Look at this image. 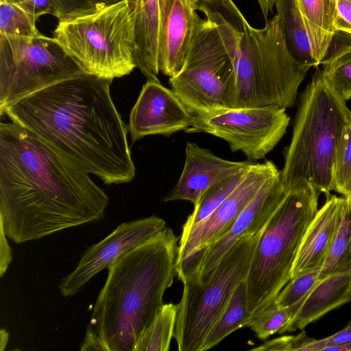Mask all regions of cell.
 <instances>
[{"label":"cell","mask_w":351,"mask_h":351,"mask_svg":"<svg viewBox=\"0 0 351 351\" xmlns=\"http://www.w3.org/2000/svg\"><path fill=\"white\" fill-rule=\"evenodd\" d=\"M109 198L89 173L27 129L0 124V226L15 243L100 220Z\"/></svg>","instance_id":"6da1fadb"},{"label":"cell","mask_w":351,"mask_h":351,"mask_svg":"<svg viewBox=\"0 0 351 351\" xmlns=\"http://www.w3.org/2000/svg\"><path fill=\"white\" fill-rule=\"evenodd\" d=\"M112 81L85 73L38 90L1 116L27 129L105 184L131 182L135 167L128 126L115 107Z\"/></svg>","instance_id":"7a4b0ae2"},{"label":"cell","mask_w":351,"mask_h":351,"mask_svg":"<svg viewBox=\"0 0 351 351\" xmlns=\"http://www.w3.org/2000/svg\"><path fill=\"white\" fill-rule=\"evenodd\" d=\"M178 238L170 228L121 255L108 267L90 324L110 351H133L177 276Z\"/></svg>","instance_id":"3957f363"},{"label":"cell","mask_w":351,"mask_h":351,"mask_svg":"<svg viewBox=\"0 0 351 351\" xmlns=\"http://www.w3.org/2000/svg\"><path fill=\"white\" fill-rule=\"evenodd\" d=\"M196 7L215 24L232 61L234 108L292 107L310 68L289 51L278 15L256 29L247 23L233 0H197Z\"/></svg>","instance_id":"277c9868"},{"label":"cell","mask_w":351,"mask_h":351,"mask_svg":"<svg viewBox=\"0 0 351 351\" xmlns=\"http://www.w3.org/2000/svg\"><path fill=\"white\" fill-rule=\"evenodd\" d=\"M351 111L316 68L300 96L291 143L281 171L286 190L307 182L326 195L331 191L335 149Z\"/></svg>","instance_id":"5b68a950"},{"label":"cell","mask_w":351,"mask_h":351,"mask_svg":"<svg viewBox=\"0 0 351 351\" xmlns=\"http://www.w3.org/2000/svg\"><path fill=\"white\" fill-rule=\"evenodd\" d=\"M319 193L307 182L296 185L267 224L246 278L250 313L271 304L291 279L301 241L318 210Z\"/></svg>","instance_id":"8992f818"},{"label":"cell","mask_w":351,"mask_h":351,"mask_svg":"<svg viewBox=\"0 0 351 351\" xmlns=\"http://www.w3.org/2000/svg\"><path fill=\"white\" fill-rule=\"evenodd\" d=\"M53 38L85 73L112 81L136 68L134 23L127 0L58 23Z\"/></svg>","instance_id":"52a82bcc"},{"label":"cell","mask_w":351,"mask_h":351,"mask_svg":"<svg viewBox=\"0 0 351 351\" xmlns=\"http://www.w3.org/2000/svg\"><path fill=\"white\" fill-rule=\"evenodd\" d=\"M264 229L241 237L223 256L206 282H182L173 335L179 351H201L208 332L235 289L246 280Z\"/></svg>","instance_id":"ba28073f"},{"label":"cell","mask_w":351,"mask_h":351,"mask_svg":"<svg viewBox=\"0 0 351 351\" xmlns=\"http://www.w3.org/2000/svg\"><path fill=\"white\" fill-rule=\"evenodd\" d=\"M169 82L195 115L234 108V68L213 23L202 19L181 71Z\"/></svg>","instance_id":"9c48e42d"},{"label":"cell","mask_w":351,"mask_h":351,"mask_svg":"<svg viewBox=\"0 0 351 351\" xmlns=\"http://www.w3.org/2000/svg\"><path fill=\"white\" fill-rule=\"evenodd\" d=\"M82 73L54 38L0 35V114L19 99Z\"/></svg>","instance_id":"30bf717a"},{"label":"cell","mask_w":351,"mask_h":351,"mask_svg":"<svg viewBox=\"0 0 351 351\" xmlns=\"http://www.w3.org/2000/svg\"><path fill=\"white\" fill-rule=\"evenodd\" d=\"M289 121L286 109L278 106L236 108L195 115L186 132H204L222 138L232 152L240 151L254 162L274 149Z\"/></svg>","instance_id":"8fae6325"},{"label":"cell","mask_w":351,"mask_h":351,"mask_svg":"<svg viewBox=\"0 0 351 351\" xmlns=\"http://www.w3.org/2000/svg\"><path fill=\"white\" fill-rule=\"evenodd\" d=\"M289 191L280 170L267 179L227 231L202 251L177 266V276L186 280L206 282L223 256L242 237L263 230Z\"/></svg>","instance_id":"7c38bea8"},{"label":"cell","mask_w":351,"mask_h":351,"mask_svg":"<svg viewBox=\"0 0 351 351\" xmlns=\"http://www.w3.org/2000/svg\"><path fill=\"white\" fill-rule=\"evenodd\" d=\"M166 228L156 215L125 222L110 234L88 247L75 269L58 285L64 297L73 296L96 274L108 268L121 255L149 239Z\"/></svg>","instance_id":"4fadbf2b"},{"label":"cell","mask_w":351,"mask_h":351,"mask_svg":"<svg viewBox=\"0 0 351 351\" xmlns=\"http://www.w3.org/2000/svg\"><path fill=\"white\" fill-rule=\"evenodd\" d=\"M279 169L271 160L253 162L234 191L204 221L180 239L177 266L213 243L232 226L263 183Z\"/></svg>","instance_id":"5bb4252c"},{"label":"cell","mask_w":351,"mask_h":351,"mask_svg":"<svg viewBox=\"0 0 351 351\" xmlns=\"http://www.w3.org/2000/svg\"><path fill=\"white\" fill-rule=\"evenodd\" d=\"M195 114L158 79H147L130 114L128 132L132 142L149 136L171 134L193 124Z\"/></svg>","instance_id":"9a60e30c"},{"label":"cell","mask_w":351,"mask_h":351,"mask_svg":"<svg viewBox=\"0 0 351 351\" xmlns=\"http://www.w3.org/2000/svg\"><path fill=\"white\" fill-rule=\"evenodd\" d=\"M158 1V67L173 77L181 71L202 19L196 12L197 0Z\"/></svg>","instance_id":"2e32d148"},{"label":"cell","mask_w":351,"mask_h":351,"mask_svg":"<svg viewBox=\"0 0 351 351\" xmlns=\"http://www.w3.org/2000/svg\"><path fill=\"white\" fill-rule=\"evenodd\" d=\"M185 161L180 178L164 202L186 200L196 204L202 194L220 181L231 177L253 162L231 161L215 155L195 143H187Z\"/></svg>","instance_id":"e0dca14e"},{"label":"cell","mask_w":351,"mask_h":351,"mask_svg":"<svg viewBox=\"0 0 351 351\" xmlns=\"http://www.w3.org/2000/svg\"><path fill=\"white\" fill-rule=\"evenodd\" d=\"M345 197L326 195L324 206L317 210L301 241L291 278L322 267L341 221Z\"/></svg>","instance_id":"ac0fdd59"},{"label":"cell","mask_w":351,"mask_h":351,"mask_svg":"<svg viewBox=\"0 0 351 351\" xmlns=\"http://www.w3.org/2000/svg\"><path fill=\"white\" fill-rule=\"evenodd\" d=\"M351 300V272L330 275L308 294L293 318L278 334L302 330L331 310Z\"/></svg>","instance_id":"d6986e66"},{"label":"cell","mask_w":351,"mask_h":351,"mask_svg":"<svg viewBox=\"0 0 351 351\" xmlns=\"http://www.w3.org/2000/svg\"><path fill=\"white\" fill-rule=\"evenodd\" d=\"M134 23L136 68L147 79H158V0H127Z\"/></svg>","instance_id":"ffe728a7"},{"label":"cell","mask_w":351,"mask_h":351,"mask_svg":"<svg viewBox=\"0 0 351 351\" xmlns=\"http://www.w3.org/2000/svg\"><path fill=\"white\" fill-rule=\"evenodd\" d=\"M309 38L316 68L325 58L336 34V0H296Z\"/></svg>","instance_id":"44dd1931"},{"label":"cell","mask_w":351,"mask_h":351,"mask_svg":"<svg viewBox=\"0 0 351 351\" xmlns=\"http://www.w3.org/2000/svg\"><path fill=\"white\" fill-rule=\"evenodd\" d=\"M275 6L289 51L300 63L309 68H316L296 0H275Z\"/></svg>","instance_id":"7402d4cb"},{"label":"cell","mask_w":351,"mask_h":351,"mask_svg":"<svg viewBox=\"0 0 351 351\" xmlns=\"http://www.w3.org/2000/svg\"><path fill=\"white\" fill-rule=\"evenodd\" d=\"M252 313L247 308L246 280L235 289L219 317L208 332L201 351L209 350L234 331L247 327Z\"/></svg>","instance_id":"603a6c76"},{"label":"cell","mask_w":351,"mask_h":351,"mask_svg":"<svg viewBox=\"0 0 351 351\" xmlns=\"http://www.w3.org/2000/svg\"><path fill=\"white\" fill-rule=\"evenodd\" d=\"M345 197L341 221L322 265L318 280L351 272V202Z\"/></svg>","instance_id":"cb8c5ba5"},{"label":"cell","mask_w":351,"mask_h":351,"mask_svg":"<svg viewBox=\"0 0 351 351\" xmlns=\"http://www.w3.org/2000/svg\"><path fill=\"white\" fill-rule=\"evenodd\" d=\"M178 304H164L137 340L133 351H168L174 335Z\"/></svg>","instance_id":"d4e9b609"},{"label":"cell","mask_w":351,"mask_h":351,"mask_svg":"<svg viewBox=\"0 0 351 351\" xmlns=\"http://www.w3.org/2000/svg\"><path fill=\"white\" fill-rule=\"evenodd\" d=\"M248 168L214 184L202 194L183 224L180 239L185 237L193 228L206 219L216 210L241 183Z\"/></svg>","instance_id":"484cf974"},{"label":"cell","mask_w":351,"mask_h":351,"mask_svg":"<svg viewBox=\"0 0 351 351\" xmlns=\"http://www.w3.org/2000/svg\"><path fill=\"white\" fill-rule=\"evenodd\" d=\"M330 87L344 101L351 98V43L328 49L322 64Z\"/></svg>","instance_id":"4316f807"},{"label":"cell","mask_w":351,"mask_h":351,"mask_svg":"<svg viewBox=\"0 0 351 351\" xmlns=\"http://www.w3.org/2000/svg\"><path fill=\"white\" fill-rule=\"evenodd\" d=\"M306 296L288 308L280 306L274 301L261 311L252 314L247 327L263 340L278 333L293 318Z\"/></svg>","instance_id":"83f0119b"},{"label":"cell","mask_w":351,"mask_h":351,"mask_svg":"<svg viewBox=\"0 0 351 351\" xmlns=\"http://www.w3.org/2000/svg\"><path fill=\"white\" fill-rule=\"evenodd\" d=\"M331 191L343 197H348L351 191V120L344 127L335 149Z\"/></svg>","instance_id":"f1b7e54d"},{"label":"cell","mask_w":351,"mask_h":351,"mask_svg":"<svg viewBox=\"0 0 351 351\" xmlns=\"http://www.w3.org/2000/svg\"><path fill=\"white\" fill-rule=\"evenodd\" d=\"M36 19L19 7L0 0V35L36 37L42 35Z\"/></svg>","instance_id":"f546056e"},{"label":"cell","mask_w":351,"mask_h":351,"mask_svg":"<svg viewBox=\"0 0 351 351\" xmlns=\"http://www.w3.org/2000/svg\"><path fill=\"white\" fill-rule=\"evenodd\" d=\"M52 15L58 23L69 21L97 12L121 0H49Z\"/></svg>","instance_id":"4dcf8cb0"},{"label":"cell","mask_w":351,"mask_h":351,"mask_svg":"<svg viewBox=\"0 0 351 351\" xmlns=\"http://www.w3.org/2000/svg\"><path fill=\"white\" fill-rule=\"evenodd\" d=\"M322 267L301 273L291 278L281 289L274 301L282 307H290L306 297L318 282Z\"/></svg>","instance_id":"1f68e13d"},{"label":"cell","mask_w":351,"mask_h":351,"mask_svg":"<svg viewBox=\"0 0 351 351\" xmlns=\"http://www.w3.org/2000/svg\"><path fill=\"white\" fill-rule=\"evenodd\" d=\"M310 338L304 332L298 335H285L265 342L261 346L254 348V351H296L300 350Z\"/></svg>","instance_id":"d6a6232c"},{"label":"cell","mask_w":351,"mask_h":351,"mask_svg":"<svg viewBox=\"0 0 351 351\" xmlns=\"http://www.w3.org/2000/svg\"><path fill=\"white\" fill-rule=\"evenodd\" d=\"M351 342V320L341 330L326 338L309 340L302 347L301 351H324L326 348Z\"/></svg>","instance_id":"836d02e7"},{"label":"cell","mask_w":351,"mask_h":351,"mask_svg":"<svg viewBox=\"0 0 351 351\" xmlns=\"http://www.w3.org/2000/svg\"><path fill=\"white\" fill-rule=\"evenodd\" d=\"M12 3L32 15L36 20L46 14H52L49 0H4Z\"/></svg>","instance_id":"e575fe53"},{"label":"cell","mask_w":351,"mask_h":351,"mask_svg":"<svg viewBox=\"0 0 351 351\" xmlns=\"http://www.w3.org/2000/svg\"><path fill=\"white\" fill-rule=\"evenodd\" d=\"M336 5L335 32L351 35V0H336Z\"/></svg>","instance_id":"d590c367"},{"label":"cell","mask_w":351,"mask_h":351,"mask_svg":"<svg viewBox=\"0 0 351 351\" xmlns=\"http://www.w3.org/2000/svg\"><path fill=\"white\" fill-rule=\"evenodd\" d=\"M81 351H110V348L101 337V336L95 330V329L88 324L86 330L84 340L80 346Z\"/></svg>","instance_id":"8d00e7d4"},{"label":"cell","mask_w":351,"mask_h":351,"mask_svg":"<svg viewBox=\"0 0 351 351\" xmlns=\"http://www.w3.org/2000/svg\"><path fill=\"white\" fill-rule=\"evenodd\" d=\"M0 230V276L2 277L12 261V250L1 226Z\"/></svg>","instance_id":"74e56055"},{"label":"cell","mask_w":351,"mask_h":351,"mask_svg":"<svg viewBox=\"0 0 351 351\" xmlns=\"http://www.w3.org/2000/svg\"><path fill=\"white\" fill-rule=\"evenodd\" d=\"M257 1L261 8L263 15L267 21L269 12H272L275 5V0H257Z\"/></svg>","instance_id":"f35d334b"},{"label":"cell","mask_w":351,"mask_h":351,"mask_svg":"<svg viewBox=\"0 0 351 351\" xmlns=\"http://www.w3.org/2000/svg\"><path fill=\"white\" fill-rule=\"evenodd\" d=\"M9 340V333L5 328L0 330V351H3Z\"/></svg>","instance_id":"ab89813d"},{"label":"cell","mask_w":351,"mask_h":351,"mask_svg":"<svg viewBox=\"0 0 351 351\" xmlns=\"http://www.w3.org/2000/svg\"><path fill=\"white\" fill-rule=\"evenodd\" d=\"M324 351H351V342L330 346L326 348Z\"/></svg>","instance_id":"60d3db41"},{"label":"cell","mask_w":351,"mask_h":351,"mask_svg":"<svg viewBox=\"0 0 351 351\" xmlns=\"http://www.w3.org/2000/svg\"><path fill=\"white\" fill-rule=\"evenodd\" d=\"M348 197L349 199L350 202H351V191H350L349 195L348 197Z\"/></svg>","instance_id":"b9f144b4"}]
</instances>
